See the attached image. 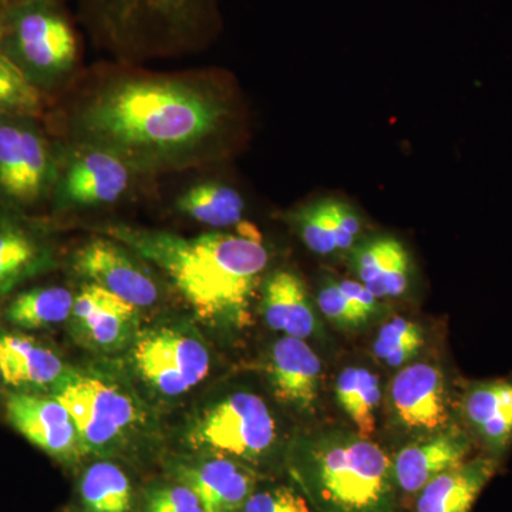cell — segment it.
<instances>
[{
	"label": "cell",
	"mask_w": 512,
	"mask_h": 512,
	"mask_svg": "<svg viewBox=\"0 0 512 512\" xmlns=\"http://www.w3.org/2000/svg\"><path fill=\"white\" fill-rule=\"evenodd\" d=\"M0 52L52 101L79 70V33L62 2L12 3L0 12Z\"/></svg>",
	"instance_id": "5"
},
{
	"label": "cell",
	"mask_w": 512,
	"mask_h": 512,
	"mask_svg": "<svg viewBox=\"0 0 512 512\" xmlns=\"http://www.w3.org/2000/svg\"><path fill=\"white\" fill-rule=\"evenodd\" d=\"M70 268L84 284L100 286L138 309L160 301L154 266L116 239L104 235L90 239L70 256Z\"/></svg>",
	"instance_id": "11"
},
{
	"label": "cell",
	"mask_w": 512,
	"mask_h": 512,
	"mask_svg": "<svg viewBox=\"0 0 512 512\" xmlns=\"http://www.w3.org/2000/svg\"><path fill=\"white\" fill-rule=\"evenodd\" d=\"M143 512H205L200 498L184 484L160 485L144 497Z\"/></svg>",
	"instance_id": "32"
},
{
	"label": "cell",
	"mask_w": 512,
	"mask_h": 512,
	"mask_svg": "<svg viewBox=\"0 0 512 512\" xmlns=\"http://www.w3.org/2000/svg\"><path fill=\"white\" fill-rule=\"evenodd\" d=\"M0 373L9 390L50 393L72 373L62 357L26 332H0Z\"/></svg>",
	"instance_id": "19"
},
{
	"label": "cell",
	"mask_w": 512,
	"mask_h": 512,
	"mask_svg": "<svg viewBox=\"0 0 512 512\" xmlns=\"http://www.w3.org/2000/svg\"><path fill=\"white\" fill-rule=\"evenodd\" d=\"M59 151L46 117L0 116V207L30 214L49 207Z\"/></svg>",
	"instance_id": "6"
},
{
	"label": "cell",
	"mask_w": 512,
	"mask_h": 512,
	"mask_svg": "<svg viewBox=\"0 0 512 512\" xmlns=\"http://www.w3.org/2000/svg\"><path fill=\"white\" fill-rule=\"evenodd\" d=\"M2 9H3V8H0V12H2Z\"/></svg>",
	"instance_id": "37"
},
{
	"label": "cell",
	"mask_w": 512,
	"mask_h": 512,
	"mask_svg": "<svg viewBox=\"0 0 512 512\" xmlns=\"http://www.w3.org/2000/svg\"><path fill=\"white\" fill-rule=\"evenodd\" d=\"M72 414L87 454H109L141 423L137 404L100 377L70 375L50 392Z\"/></svg>",
	"instance_id": "9"
},
{
	"label": "cell",
	"mask_w": 512,
	"mask_h": 512,
	"mask_svg": "<svg viewBox=\"0 0 512 512\" xmlns=\"http://www.w3.org/2000/svg\"><path fill=\"white\" fill-rule=\"evenodd\" d=\"M261 311L266 325L291 338L308 339L320 330L301 276L278 269L262 281Z\"/></svg>",
	"instance_id": "21"
},
{
	"label": "cell",
	"mask_w": 512,
	"mask_h": 512,
	"mask_svg": "<svg viewBox=\"0 0 512 512\" xmlns=\"http://www.w3.org/2000/svg\"><path fill=\"white\" fill-rule=\"evenodd\" d=\"M74 296L69 288L59 285L18 289L6 298L2 318L19 332L55 328L69 322Z\"/></svg>",
	"instance_id": "25"
},
{
	"label": "cell",
	"mask_w": 512,
	"mask_h": 512,
	"mask_svg": "<svg viewBox=\"0 0 512 512\" xmlns=\"http://www.w3.org/2000/svg\"><path fill=\"white\" fill-rule=\"evenodd\" d=\"M59 141V165L47 207L52 214L110 207L123 201L143 178L104 148Z\"/></svg>",
	"instance_id": "7"
},
{
	"label": "cell",
	"mask_w": 512,
	"mask_h": 512,
	"mask_svg": "<svg viewBox=\"0 0 512 512\" xmlns=\"http://www.w3.org/2000/svg\"><path fill=\"white\" fill-rule=\"evenodd\" d=\"M500 460L490 456L468 458L463 464L431 480L416 495L414 512H470Z\"/></svg>",
	"instance_id": "22"
},
{
	"label": "cell",
	"mask_w": 512,
	"mask_h": 512,
	"mask_svg": "<svg viewBox=\"0 0 512 512\" xmlns=\"http://www.w3.org/2000/svg\"><path fill=\"white\" fill-rule=\"evenodd\" d=\"M387 400L397 429L417 439L451 426L446 376L437 366L414 363L403 367L390 383Z\"/></svg>",
	"instance_id": "14"
},
{
	"label": "cell",
	"mask_w": 512,
	"mask_h": 512,
	"mask_svg": "<svg viewBox=\"0 0 512 512\" xmlns=\"http://www.w3.org/2000/svg\"><path fill=\"white\" fill-rule=\"evenodd\" d=\"M175 476L197 494L205 512H244L256 487L255 473L247 464L222 456L181 464Z\"/></svg>",
	"instance_id": "18"
},
{
	"label": "cell",
	"mask_w": 512,
	"mask_h": 512,
	"mask_svg": "<svg viewBox=\"0 0 512 512\" xmlns=\"http://www.w3.org/2000/svg\"><path fill=\"white\" fill-rule=\"evenodd\" d=\"M320 312L340 329H359L383 312V305L359 281H330L318 293Z\"/></svg>",
	"instance_id": "27"
},
{
	"label": "cell",
	"mask_w": 512,
	"mask_h": 512,
	"mask_svg": "<svg viewBox=\"0 0 512 512\" xmlns=\"http://www.w3.org/2000/svg\"><path fill=\"white\" fill-rule=\"evenodd\" d=\"M460 416L474 443L500 460L512 446V379L468 384L461 394Z\"/></svg>",
	"instance_id": "17"
},
{
	"label": "cell",
	"mask_w": 512,
	"mask_h": 512,
	"mask_svg": "<svg viewBox=\"0 0 512 512\" xmlns=\"http://www.w3.org/2000/svg\"><path fill=\"white\" fill-rule=\"evenodd\" d=\"M77 19L120 63L191 53L220 23L217 0H76Z\"/></svg>",
	"instance_id": "3"
},
{
	"label": "cell",
	"mask_w": 512,
	"mask_h": 512,
	"mask_svg": "<svg viewBox=\"0 0 512 512\" xmlns=\"http://www.w3.org/2000/svg\"><path fill=\"white\" fill-rule=\"evenodd\" d=\"M0 301H2V299H0Z\"/></svg>",
	"instance_id": "38"
},
{
	"label": "cell",
	"mask_w": 512,
	"mask_h": 512,
	"mask_svg": "<svg viewBox=\"0 0 512 512\" xmlns=\"http://www.w3.org/2000/svg\"><path fill=\"white\" fill-rule=\"evenodd\" d=\"M423 345V329L416 322L394 318L380 328L373 343V353L386 366L402 367L419 355Z\"/></svg>",
	"instance_id": "31"
},
{
	"label": "cell",
	"mask_w": 512,
	"mask_h": 512,
	"mask_svg": "<svg viewBox=\"0 0 512 512\" xmlns=\"http://www.w3.org/2000/svg\"><path fill=\"white\" fill-rule=\"evenodd\" d=\"M474 441L464 427L448 426L431 436L421 437L392 458L397 491L417 495L434 478L468 460Z\"/></svg>",
	"instance_id": "16"
},
{
	"label": "cell",
	"mask_w": 512,
	"mask_h": 512,
	"mask_svg": "<svg viewBox=\"0 0 512 512\" xmlns=\"http://www.w3.org/2000/svg\"><path fill=\"white\" fill-rule=\"evenodd\" d=\"M269 380L279 402L299 412H311L318 402L322 363L303 339L282 336L272 346Z\"/></svg>",
	"instance_id": "20"
},
{
	"label": "cell",
	"mask_w": 512,
	"mask_h": 512,
	"mask_svg": "<svg viewBox=\"0 0 512 512\" xmlns=\"http://www.w3.org/2000/svg\"><path fill=\"white\" fill-rule=\"evenodd\" d=\"M175 208L184 217L215 229L238 227L244 215V198L227 184L191 185L175 200Z\"/></svg>",
	"instance_id": "26"
},
{
	"label": "cell",
	"mask_w": 512,
	"mask_h": 512,
	"mask_svg": "<svg viewBox=\"0 0 512 512\" xmlns=\"http://www.w3.org/2000/svg\"><path fill=\"white\" fill-rule=\"evenodd\" d=\"M126 66L107 72L59 114L57 137L104 148L143 178L210 160L231 119L224 93L197 74Z\"/></svg>",
	"instance_id": "1"
},
{
	"label": "cell",
	"mask_w": 512,
	"mask_h": 512,
	"mask_svg": "<svg viewBox=\"0 0 512 512\" xmlns=\"http://www.w3.org/2000/svg\"><path fill=\"white\" fill-rule=\"evenodd\" d=\"M157 268L191 306L195 315L225 329H242L269 264L261 232L251 224L235 231L184 237L161 229L111 224L100 228Z\"/></svg>",
	"instance_id": "2"
},
{
	"label": "cell",
	"mask_w": 512,
	"mask_h": 512,
	"mask_svg": "<svg viewBox=\"0 0 512 512\" xmlns=\"http://www.w3.org/2000/svg\"><path fill=\"white\" fill-rule=\"evenodd\" d=\"M244 512H313L305 495L289 487L254 491L245 504Z\"/></svg>",
	"instance_id": "33"
},
{
	"label": "cell",
	"mask_w": 512,
	"mask_h": 512,
	"mask_svg": "<svg viewBox=\"0 0 512 512\" xmlns=\"http://www.w3.org/2000/svg\"><path fill=\"white\" fill-rule=\"evenodd\" d=\"M3 380H2V373H0V386H2Z\"/></svg>",
	"instance_id": "36"
},
{
	"label": "cell",
	"mask_w": 512,
	"mask_h": 512,
	"mask_svg": "<svg viewBox=\"0 0 512 512\" xmlns=\"http://www.w3.org/2000/svg\"><path fill=\"white\" fill-rule=\"evenodd\" d=\"M26 2V0H5V6L12 5V3ZM56 2L66 3V0H56Z\"/></svg>",
	"instance_id": "34"
},
{
	"label": "cell",
	"mask_w": 512,
	"mask_h": 512,
	"mask_svg": "<svg viewBox=\"0 0 512 512\" xmlns=\"http://www.w3.org/2000/svg\"><path fill=\"white\" fill-rule=\"evenodd\" d=\"M292 473L318 512H396L392 458L370 439L326 431L303 441Z\"/></svg>",
	"instance_id": "4"
},
{
	"label": "cell",
	"mask_w": 512,
	"mask_h": 512,
	"mask_svg": "<svg viewBox=\"0 0 512 512\" xmlns=\"http://www.w3.org/2000/svg\"><path fill=\"white\" fill-rule=\"evenodd\" d=\"M3 410L10 426L47 456L63 464L87 456L72 414L53 394L8 390Z\"/></svg>",
	"instance_id": "13"
},
{
	"label": "cell",
	"mask_w": 512,
	"mask_h": 512,
	"mask_svg": "<svg viewBox=\"0 0 512 512\" xmlns=\"http://www.w3.org/2000/svg\"><path fill=\"white\" fill-rule=\"evenodd\" d=\"M140 309L93 284L74 296L69 325L74 338L97 352H116L136 333Z\"/></svg>",
	"instance_id": "15"
},
{
	"label": "cell",
	"mask_w": 512,
	"mask_h": 512,
	"mask_svg": "<svg viewBox=\"0 0 512 512\" xmlns=\"http://www.w3.org/2000/svg\"><path fill=\"white\" fill-rule=\"evenodd\" d=\"M299 237L318 255L349 251L362 234L359 215L345 202L322 200L306 205L293 215Z\"/></svg>",
	"instance_id": "24"
},
{
	"label": "cell",
	"mask_w": 512,
	"mask_h": 512,
	"mask_svg": "<svg viewBox=\"0 0 512 512\" xmlns=\"http://www.w3.org/2000/svg\"><path fill=\"white\" fill-rule=\"evenodd\" d=\"M350 265L357 281L377 299L399 298L410 282V255L399 239L373 238L352 249Z\"/></svg>",
	"instance_id": "23"
},
{
	"label": "cell",
	"mask_w": 512,
	"mask_h": 512,
	"mask_svg": "<svg viewBox=\"0 0 512 512\" xmlns=\"http://www.w3.org/2000/svg\"><path fill=\"white\" fill-rule=\"evenodd\" d=\"M137 372L164 396H181L210 372V352L200 336L178 326L148 330L133 349Z\"/></svg>",
	"instance_id": "10"
},
{
	"label": "cell",
	"mask_w": 512,
	"mask_h": 512,
	"mask_svg": "<svg viewBox=\"0 0 512 512\" xmlns=\"http://www.w3.org/2000/svg\"><path fill=\"white\" fill-rule=\"evenodd\" d=\"M50 100L0 52V116L46 117Z\"/></svg>",
	"instance_id": "30"
},
{
	"label": "cell",
	"mask_w": 512,
	"mask_h": 512,
	"mask_svg": "<svg viewBox=\"0 0 512 512\" xmlns=\"http://www.w3.org/2000/svg\"><path fill=\"white\" fill-rule=\"evenodd\" d=\"M56 266L49 222L39 214L0 207V299Z\"/></svg>",
	"instance_id": "12"
},
{
	"label": "cell",
	"mask_w": 512,
	"mask_h": 512,
	"mask_svg": "<svg viewBox=\"0 0 512 512\" xmlns=\"http://www.w3.org/2000/svg\"><path fill=\"white\" fill-rule=\"evenodd\" d=\"M190 444L211 456L239 463H261L274 450L278 431L268 406L254 393L229 394L198 417Z\"/></svg>",
	"instance_id": "8"
},
{
	"label": "cell",
	"mask_w": 512,
	"mask_h": 512,
	"mask_svg": "<svg viewBox=\"0 0 512 512\" xmlns=\"http://www.w3.org/2000/svg\"><path fill=\"white\" fill-rule=\"evenodd\" d=\"M0 8H5V0H0Z\"/></svg>",
	"instance_id": "35"
},
{
	"label": "cell",
	"mask_w": 512,
	"mask_h": 512,
	"mask_svg": "<svg viewBox=\"0 0 512 512\" xmlns=\"http://www.w3.org/2000/svg\"><path fill=\"white\" fill-rule=\"evenodd\" d=\"M80 497L86 512H131L133 508L130 480L110 461H99L84 471Z\"/></svg>",
	"instance_id": "29"
},
{
	"label": "cell",
	"mask_w": 512,
	"mask_h": 512,
	"mask_svg": "<svg viewBox=\"0 0 512 512\" xmlns=\"http://www.w3.org/2000/svg\"><path fill=\"white\" fill-rule=\"evenodd\" d=\"M336 400L357 434L370 439L376 430V412L382 402V387L375 373L363 367H348L340 372L335 384Z\"/></svg>",
	"instance_id": "28"
}]
</instances>
